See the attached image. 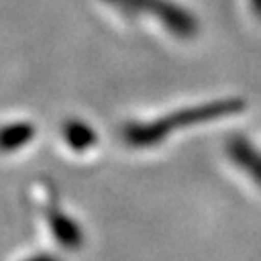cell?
Returning a JSON list of instances; mask_svg holds the SVG:
<instances>
[{
    "mask_svg": "<svg viewBox=\"0 0 261 261\" xmlns=\"http://www.w3.org/2000/svg\"><path fill=\"white\" fill-rule=\"evenodd\" d=\"M240 111H244L242 99H221L215 103L197 105V107H190V109H182L172 114H167L161 120L147 122V124H128L122 128V140L128 145H132L134 149H147L155 143L165 141L178 128L224 118V116H230Z\"/></svg>",
    "mask_w": 261,
    "mask_h": 261,
    "instance_id": "1",
    "label": "cell"
},
{
    "mask_svg": "<svg viewBox=\"0 0 261 261\" xmlns=\"http://www.w3.org/2000/svg\"><path fill=\"white\" fill-rule=\"evenodd\" d=\"M107 2L109 4L112 2L114 6H120L122 10L149 14L180 39L194 37L199 29L197 19L194 18L192 12L182 10V6L168 2V0H107Z\"/></svg>",
    "mask_w": 261,
    "mask_h": 261,
    "instance_id": "2",
    "label": "cell"
},
{
    "mask_svg": "<svg viewBox=\"0 0 261 261\" xmlns=\"http://www.w3.org/2000/svg\"><path fill=\"white\" fill-rule=\"evenodd\" d=\"M228 153L232 161L253 178V182H257L261 186V155L252 147V143L244 140V138H234L228 141Z\"/></svg>",
    "mask_w": 261,
    "mask_h": 261,
    "instance_id": "3",
    "label": "cell"
},
{
    "mask_svg": "<svg viewBox=\"0 0 261 261\" xmlns=\"http://www.w3.org/2000/svg\"><path fill=\"white\" fill-rule=\"evenodd\" d=\"M35 138V128L28 122H16L0 128V151L21 149Z\"/></svg>",
    "mask_w": 261,
    "mask_h": 261,
    "instance_id": "4",
    "label": "cell"
},
{
    "mask_svg": "<svg viewBox=\"0 0 261 261\" xmlns=\"http://www.w3.org/2000/svg\"><path fill=\"white\" fill-rule=\"evenodd\" d=\"M64 136H66V140H68V143L72 145V149H75V151L87 149L89 145H93L95 141H97V134H95L87 124L77 122V120L66 124Z\"/></svg>",
    "mask_w": 261,
    "mask_h": 261,
    "instance_id": "5",
    "label": "cell"
},
{
    "mask_svg": "<svg viewBox=\"0 0 261 261\" xmlns=\"http://www.w3.org/2000/svg\"><path fill=\"white\" fill-rule=\"evenodd\" d=\"M252 2V10L261 18V0H250Z\"/></svg>",
    "mask_w": 261,
    "mask_h": 261,
    "instance_id": "6",
    "label": "cell"
}]
</instances>
